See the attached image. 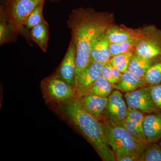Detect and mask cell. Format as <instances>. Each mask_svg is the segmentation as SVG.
Instances as JSON below:
<instances>
[{
  "label": "cell",
  "instance_id": "6da1fadb",
  "mask_svg": "<svg viewBox=\"0 0 161 161\" xmlns=\"http://www.w3.org/2000/svg\"><path fill=\"white\" fill-rule=\"evenodd\" d=\"M115 23V16L109 12L79 7L69 16L67 25L76 48V69L74 90L80 75L91 62V48L98 36Z\"/></svg>",
  "mask_w": 161,
  "mask_h": 161
},
{
  "label": "cell",
  "instance_id": "7a4b0ae2",
  "mask_svg": "<svg viewBox=\"0 0 161 161\" xmlns=\"http://www.w3.org/2000/svg\"><path fill=\"white\" fill-rule=\"evenodd\" d=\"M64 115L82 134L103 161H115V154L107 142L103 124L74 97L59 105Z\"/></svg>",
  "mask_w": 161,
  "mask_h": 161
},
{
  "label": "cell",
  "instance_id": "3957f363",
  "mask_svg": "<svg viewBox=\"0 0 161 161\" xmlns=\"http://www.w3.org/2000/svg\"><path fill=\"white\" fill-rule=\"evenodd\" d=\"M102 122L109 146L114 153L129 152L140 157L147 145L136 142L122 123L104 119Z\"/></svg>",
  "mask_w": 161,
  "mask_h": 161
},
{
  "label": "cell",
  "instance_id": "277c9868",
  "mask_svg": "<svg viewBox=\"0 0 161 161\" xmlns=\"http://www.w3.org/2000/svg\"><path fill=\"white\" fill-rule=\"evenodd\" d=\"M40 87L43 98L47 103L60 105L75 97L74 89L65 80L55 75L43 79Z\"/></svg>",
  "mask_w": 161,
  "mask_h": 161
},
{
  "label": "cell",
  "instance_id": "5b68a950",
  "mask_svg": "<svg viewBox=\"0 0 161 161\" xmlns=\"http://www.w3.org/2000/svg\"><path fill=\"white\" fill-rule=\"evenodd\" d=\"M136 40V53L142 57L153 59L161 55V29L154 25L140 27Z\"/></svg>",
  "mask_w": 161,
  "mask_h": 161
},
{
  "label": "cell",
  "instance_id": "8992f818",
  "mask_svg": "<svg viewBox=\"0 0 161 161\" xmlns=\"http://www.w3.org/2000/svg\"><path fill=\"white\" fill-rule=\"evenodd\" d=\"M46 0H9L1 5L9 21L20 33L24 27V23L35 8Z\"/></svg>",
  "mask_w": 161,
  "mask_h": 161
},
{
  "label": "cell",
  "instance_id": "52a82bcc",
  "mask_svg": "<svg viewBox=\"0 0 161 161\" xmlns=\"http://www.w3.org/2000/svg\"><path fill=\"white\" fill-rule=\"evenodd\" d=\"M128 107L139 110L144 113L161 112L153 100L150 86L140 88L132 92H126L124 95Z\"/></svg>",
  "mask_w": 161,
  "mask_h": 161
},
{
  "label": "cell",
  "instance_id": "ba28073f",
  "mask_svg": "<svg viewBox=\"0 0 161 161\" xmlns=\"http://www.w3.org/2000/svg\"><path fill=\"white\" fill-rule=\"evenodd\" d=\"M128 114V106L120 91L116 90L108 97V104L104 119L123 123Z\"/></svg>",
  "mask_w": 161,
  "mask_h": 161
},
{
  "label": "cell",
  "instance_id": "9c48e42d",
  "mask_svg": "<svg viewBox=\"0 0 161 161\" xmlns=\"http://www.w3.org/2000/svg\"><path fill=\"white\" fill-rule=\"evenodd\" d=\"M76 69V45L74 40L71 38L65 56L54 75L62 78L74 89Z\"/></svg>",
  "mask_w": 161,
  "mask_h": 161
},
{
  "label": "cell",
  "instance_id": "30bf717a",
  "mask_svg": "<svg viewBox=\"0 0 161 161\" xmlns=\"http://www.w3.org/2000/svg\"><path fill=\"white\" fill-rule=\"evenodd\" d=\"M104 65V64L91 60L80 75L77 86L75 87V97H78L102 76V71Z\"/></svg>",
  "mask_w": 161,
  "mask_h": 161
},
{
  "label": "cell",
  "instance_id": "8fae6325",
  "mask_svg": "<svg viewBox=\"0 0 161 161\" xmlns=\"http://www.w3.org/2000/svg\"><path fill=\"white\" fill-rule=\"evenodd\" d=\"M140 31V28L134 29L125 25H116L114 23L107 30L106 34L110 43H118L137 40Z\"/></svg>",
  "mask_w": 161,
  "mask_h": 161
},
{
  "label": "cell",
  "instance_id": "7c38bea8",
  "mask_svg": "<svg viewBox=\"0 0 161 161\" xmlns=\"http://www.w3.org/2000/svg\"><path fill=\"white\" fill-rule=\"evenodd\" d=\"M88 112L99 121L104 119L108 104V97L94 95H84L77 97Z\"/></svg>",
  "mask_w": 161,
  "mask_h": 161
},
{
  "label": "cell",
  "instance_id": "4fadbf2b",
  "mask_svg": "<svg viewBox=\"0 0 161 161\" xmlns=\"http://www.w3.org/2000/svg\"><path fill=\"white\" fill-rule=\"evenodd\" d=\"M143 128L147 144L157 143L161 139V111L145 115Z\"/></svg>",
  "mask_w": 161,
  "mask_h": 161
},
{
  "label": "cell",
  "instance_id": "5bb4252c",
  "mask_svg": "<svg viewBox=\"0 0 161 161\" xmlns=\"http://www.w3.org/2000/svg\"><path fill=\"white\" fill-rule=\"evenodd\" d=\"M90 57L91 61H97L104 64L109 62L112 57L110 51V42L106 32L95 39L91 48Z\"/></svg>",
  "mask_w": 161,
  "mask_h": 161
},
{
  "label": "cell",
  "instance_id": "9a60e30c",
  "mask_svg": "<svg viewBox=\"0 0 161 161\" xmlns=\"http://www.w3.org/2000/svg\"><path fill=\"white\" fill-rule=\"evenodd\" d=\"M19 33L17 31L5 12L3 7L0 9V44L1 45L17 41Z\"/></svg>",
  "mask_w": 161,
  "mask_h": 161
},
{
  "label": "cell",
  "instance_id": "2e32d148",
  "mask_svg": "<svg viewBox=\"0 0 161 161\" xmlns=\"http://www.w3.org/2000/svg\"><path fill=\"white\" fill-rule=\"evenodd\" d=\"M113 89L120 92H129L147 86L143 78L132 72L127 70L122 74L121 80L118 83L112 85Z\"/></svg>",
  "mask_w": 161,
  "mask_h": 161
},
{
  "label": "cell",
  "instance_id": "e0dca14e",
  "mask_svg": "<svg viewBox=\"0 0 161 161\" xmlns=\"http://www.w3.org/2000/svg\"><path fill=\"white\" fill-rule=\"evenodd\" d=\"M31 38L43 52H46L49 40V25L47 23H40L31 29Z\"/></svg>",
  "mask_w": 161,
  "mask_h": 161
},
{
  "label": "cell",
  "instance_id": "ac0fdd59",
  "mask_svg": "<svg viewBox=\"0 0 161 161\" xmlns=\"http://www.w3.org/2000/svg\"><path fill=\"white\" fill-rule=\"evenodd\" d=\"M113 89L112 84L102 76H101L92 86L78 97L84 95H94L102 97H108L112 93Z\"/></svg>",
  "mask_w": 161,
  "mask_h": 161
},
{
  "label": "cell",
  "instance_id": "d6986e66",
  "mask_svg": "<svg viewBox=\"0 0 161 161\" xmlns=\"http://www.w3.org/2000/svg\"><path fill=\"white\" fill-rule=\"evenodd\" d=\"M153 59L144 58L135 53L130 61L128 70L144 79L152 64Z\"/></svg>",
  "mask_w": 161,
  "mask_h": 161
},
{
  "label": "cell",
  "instance_id": "ffe728a7",
  "mask_svg": "<svg viewBox=\"0 0 161 161\" xmlns=\"http://www.w3.org/2000/svg\"><path fill=\"white\" fill-rule=\"evenodd\" d=\"M147 86L161 83V55L153 59L152 64L144 78Z\"/></svg>",
  "mask_w": 161,
  "mask_h": 161
},
{
  "label": "cell",
  "instance_id": "44dd1931",
  "mask_svg": "<svg viewBox=\"0 0 161 161\" xmlns=\"http://www.w3.org/2000/svg\"><path fill=\"white\" fill-rule=\"evenodd\" d=\"M135 53L130 52L116 55L111 58L110 63L121 73H125L128 70L130 61Z\"/></svg>",
  "mask_w": 161,
  "mask_h": 161
},
{
  "label": "cell",
  "instance_id": "7402d4cb",
  "mask_svg": "<svg viewBox=\"0 0 161 161\" xmlns=\"http://www.w3.org/2000/svg\"><path fill=\"white\" fill-rule=\"evenodd\" d=\"M144 114L139 110L128 107V115L135 125L143 142L146 145H148L144 131L143 124L145 117Z\"/></svg>",
  "mask_w": 161,
  "mask_h": 161
},
{
  "label": "cell",
  "instance_id": "603a6c76",
  "mask_svg": "<svg viewBox=\"0 0 161 161\" xmlns=\"http://www.w3.org/2000/svg\"><path fill=\"white\" fill-rule=\"evenodd\" d=\"M45 2L40 3L28 16L24 23V27L31 29L40 23H47L43 16V8Z\"/></svg>",
  "mask_w": 161,
  "mask_h": 161
},
{
  "label": "cell",
  "instance_id": "cb8c5ba5",
  "mask_svg": "<svg viewBox=\"0 0 161 161\" xmlns=\"http://www.w3.org/2000/svg\"><path fill=\"white\" fill-rule=\"evenodd\" d=\"M139 161H161V147L156 143L147 145L140 157Z\"/></svg>",
  "mask_w": 161,
  "mask_h": 161
},
{
  "label": "cell",
  "instance_id": "d4e9b609",
  "mask_svg": "<svg viewBox=\"0 0 161 161\" xmlns=\"http://www.w3.org/2000/svg\"><path fill=\"white\" fill-rule=\"evenodd\" d=\"M136 40H132L118 43H110V51L112 57L116 55L128 53L136 52Z\"/></svg>",
  "mask_w": 161,
  "mask_h": 161
},
{
  "label": "cell",
  "instance_id": "484cf974",
  "mask_svg": "<svg viewBox=\"0 0 161 161\" xmlns=\"http://www.w3.org/2000/svg\"><path fill=\"white\" fill-rule=\"evenodd\" d=\"M124 126L127 130L128 132L130 133V135L132 136V137L135 139V140L139 143L141 144H144V143L141 138L139 134L137 129L136 128L135 125L133 124V122L131 120L130 116L128 115V116L125 120L123 123Z\"/></svg>",
  "mask_w": 161,
  "mask_h": 161
},
{
  "label": "cell",
  "instance_id": "4316f807",
  "mask_svg": "<svg viewBox=\"0 0 161 161\" xmlns=\"http://www.w3.org/2000/svg\"><path fill=\"white\" fill-rule=\"evenodd\" d=\"M150 93L156 106L161 111V83L150 86Z\"/></svg>",
  "mask_w": 161,
  "mask_h": 161
},
{
  "label": "cell",
  "instance_id": "83f0119b",
  "mask_svg": "<svg viewBox=\"0 0 161 161\" xmlns=\"http://www.w3.org/2000/svg\"><path fill=\"white\" fill-rule=\"evenodd\" d=\"M115 160L117 161H139V158L129 152L115 153Z\"/></svg>",
  "mask_w": 161,
  "mask_h": 161
},
{
  "label": "cell",
  "instance_id": "f1b7e54d",
  "mask_svg": "<svg viewBox=\"0 0 161 161\" xmlns=\"http://www.w3.org/2000/svg\"><path fill=\"white\" fill-rule=\"evenodd\" d=\"M102 76L112 84H115L112 74V65L110 62L105 64L102 71Z\"/></svg>",
  "mask_w": 161,
  "mask_h": 161
},
{
  "label": "cell",
  "instance_id": "f546056e",
  "mask_svg": "<svg viewBox=\"0 0 161 161\" xmlns=\"http://www.w3.org/2000/svg\"><path fill=\"white\" fill-rule=\"evenodd\" d=\"M9 0H0V2H1V5H3L7 3Z\"/></svg>",
  "mask_w": 161,
  "mask_h": 161
},
{
  "label": "cell",
  "instance_id": "4dcf8cb0",
  "mask_svg": "<svg viewBox=\"0 0 161 161\" xmlns=\"http://www.w3.org/2000/svg\"><path fill=\"white\" fill-rule=\"evenodd\" d=\"M48 1H51V2H56L58 1H60V0H48Z\"/></svg>",
  "mask_w": 161,
  "mask_h": 161
},
{
  "label": "cell",
  "instance_id": "1f68e13d",
  "mask_svg": "<svg viewBox=\"0 0 161 161\" xmlns=\"http://www.w3.org/2000/svg\"><path fill=\"white\" fill-rule=\"evenodd\" d=\"M159 145L160 146V147H161V139L160 140L159 143Z\"/></svg>",
  "mask_w": 161,
  "mask_h": 161
}]
</instances>
